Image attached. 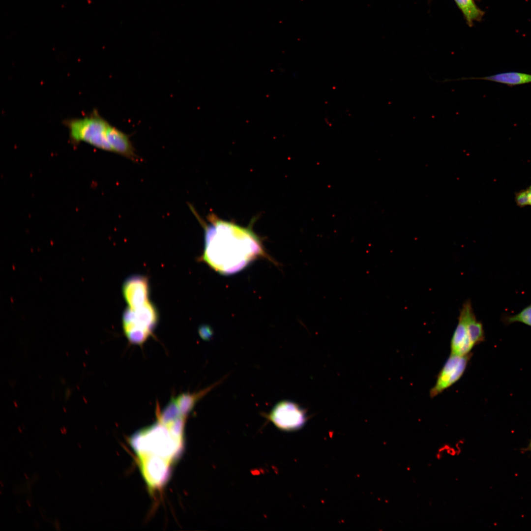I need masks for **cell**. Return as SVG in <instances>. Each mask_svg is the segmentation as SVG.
I'll list each match as a JSON object with an SVG mask.
<instances>
[{"label": "cell", "instance_id": "13", "mask_svg": "<svg viewBox=\"0 0 531 531\" xmlns=\"http://www.w3.org/2000/svg\"><path fill=\"white\" fill-rule=\"evenodd\" d=\"M157 416L160 421L164 423L172 422L179 417L183 416L180 412L177 404L176 397H172L164 410Z\"/></svg>", "mask_w": 531, "mask_h": 531}, {"label": "cell", "instance_id": "7", "mask_svg": "<svg viewBox=\"0 0 531 531\" xmlns=\"http://www.w3.org/2000/svg\"><path fill=\"white\" fill-rule=\"evenodd\" d=\"M107 139L112 151L132 160L137 159V155L128 135L110 124L108 130Z\"/></svg>", "mask_w": 531, "mask_h": 531}, {"label": "cell", "instance_id": "17", "mask_svg": "<svg viewBox=\"0 0 531 531\" xmlns=\"http://www.w3.org/2000/svg\"><path fill=\"white\" fill-rule=\"evenodd\" d=\"M528 192L529 205L531 206V184L527 188Z\"/></svg>", "mask_w": 531, "mask_h": 531}, {"label": "cell", "instance_id": "10", "mask_svg": "<svg viewBox=\"0 0 531 531\" xmlns=\"http://www.w3.org/2000/svg\"><path fill=\"white\" fill-rule=\"evenodd\" d=\"M468 80H483L510 85H515L531 83V75L518 72H507L484 77H462L455 79H445L443 81L439 82L446 83L454 81Z\"/></svg>", "mask_w": 531, "mask_h": 531}, {"label": "cell", "instance_id": "19", "mask_svg": "<svg viewBox=\"0 0 531 531\" xmlns=\"http://www.w3.org/2000/svg\"><path fill=\"white\" fill-rule=\"evenodd\" d=\"M78 445L79 446L80 448H81V446L80 445V444H78Z\"/></svg>", "mask_w": 531, "mask_h": 531}, {"label": "cell", "instance_id": "12", "mask_svg": "<svg viewBox=\"0 0 531 531\" xmlns=\"http://www.w3.org/2000/svg\"><path fill=\"white\" fill-rule=\"evenodd\" d=\"M454 0L470 27L472 26L474 21H479L481 20L484 12L477 7L474 0Z\"/></svg>", "mask_w": 531, "mask_h": 531}, {"label": "cell", "instance_id": "3", "mask_svg": "<svg viewBox=\"0 0 531 531\" xmlns=\"http://www.w3.org/2000/svg\"><path fill=\"white\" fill-rule=\"evenodd\" d=\"M158 320L157 310L150 301L135 309L128 307L122 321L123 332L129 343L142 345L153 334Z\"/></svg>", "mask_w": 531, "mask_h": 531}, {"label": "cell", "instance_id": "2", "mask_svg": "<svg viewBox=\"0 0 531 531\" xmlns=\"http://www.w3.org/2000/svg\"><path fill=\"white\" fill-rule=\"evenodd\" d=\"M64 123L72 141L85 142L99 149L112 151L107 139L111 124L96 110L83 118L66 119Z\"/></svg>", "mask_w": 531, "mask_h": 531}, {"label": "cell", "instance_id": "5", "mask_svg": "<svg viewBox=\"0 0 531 531\" xmlns=\"http://www.w3.org/2000/svg\"><path fill=\"white\" fill-rule=\"evenodd\" d=\"M472 355L471 353L463 355L450 354L440 371L435 384L430 391V397L437 396L460 379Z\"/></svg>", "mask_w": 531, "mask_h": 531}, {"label": "cell", "instance_id": "1", "mask_svg": "<svg viewBox=\"0 0 531 531\" xmlns=\"http://www.w3.org/2000/svg\"><path fill=\"white\" fill-rule=\"evenodd\" d=\"M205 232V247L199 260L225 275L237 273L253 261L269 258L263 240L247 227L211 214L208 223L201 220Z\"/></svg>", "mask_w": 531, "mask_h": 531}, {"label": "cell", "instance_id": "9", "mask_svg": "<svg viewBox=\"0 0 531 531\" xmlns=\"http://www.w3.org/2000/svg\"><path fill=\"white\" fill-rule=\"evenodd\" d=\"M473 347L469 338L465 320L459 314L458 324L450 342L451 354L465 355L470 353Z\"/></svg>", "mask_w": 531, "mask_h": 531}, {"label": "cell", "instance_id": "15", "mask_svg": "<svg viewBox=\"0 0 531 531\" xmlns=\"http://www.w3.org/2000/svg\"><path fill=\"white\" fill-rule=\"evenodd\" d=\"M515 200L516 205L520 207H524L529 205L528 192L527 188L522 189L515 193Z\"/></svg>", "mask_w": 531, "mask_h": 531}, {"label": "cell", "instance_id": "11", "mask_svg": "<svg viewBox=\"0 0 531 531\" xmlns=\"http://www.w3.org/2000/svg\"><path fill=\"white\" fill-rule=\"evenodd\" d=\"M220 382L219 381L197 392L183 393L176 397L181 414L185 417L192 411L197 402L217 385H218Z\"/></svg>", "mask_w": 531, "mask_h": 531}, {"label": "cell", "instance_id": "16", "mask_svg": "<svg viewBox=\"0 0 531 531\" xmlns=\"http://www.w3.org/2000/svg\"><path fill=\"white\" fill-rule=\"evenodd\" d=\"M199 333L201 338L204 340H208L212 336V329L207 325H202L199 327Z\"/></svg>", "mask_w": 531, "mask_h": 531}, {"label": "cell", "instance_id": "4", "mask_svg": "<svg viewBox=\"0 0 531 531\" xmlns=\"http://www.w3.org/2000/svg\"><path fill=\"white\" fill-rule=\"evenodd\" d=\"M265 417L282 431H292L301 428L307 420L305 411L298 404L289 401L276 404Z\"/></svg>", "mask_w": 531, "mask_h": 531}, {"label": "cell", "instance_id": "20", "mask_svg": "<svg viewBox=\"0 0 531 531\" xmlns=\"http://www.w3.org/2000/svg\"><path fill=\"white\" fill-rule=\"evenodd\" d=\"M0 483H1V485L2 486H3V485H2V483H1V482H0Z\"/></svg>", "mask_w": 531, "mask_h": 531}, {"label": "cell", "instance_id": "18", "mask_svg": "<svg viewBox=\"0 0 531 531\" xmlns=\"http://www.w3.org/2000/svg\"><path fill=\"white\" fill-rule=\"evenodd\" d=\"M521 450L522 452H525L526 451L531 452V439L530 440V442L528 446L526 448H522Z\"/></svg>", "mask_w": 531, "mask_h": 531}, {"label": "cell", "instance_id": "8", "mask_svg": "<svg viewBox=\"0 0 531 531\" xmlns=\"http://www.w3.org/2000/svg\"><path fill=\"white\" fill-rule=\"evenodd\" d=\"M460 314L465 320L469 338L473 346L483 342L485 335L483 325L477 320L470 300L463 304Z\"/></svg>", "mask_w": 531, "mask_h": 531}, {"label": "cell", "instance_id": "6", "mask_svg": "<svg viewBox=\"0 0 531 531\" xmlns=\"http://www.w3.org/2000/svg\"><path fill=\"white\" fill-rule=\"evenodd\" d=\"M122 291L128 307L131 309L150 301L149 281L145 276L135 275L128 277L123 283Z\"/></svg>", "mask_w": 531, "mask_h": 531}, {"label": "cell", "instance_id": "14", "mask_svg": "<svg viewBox=\"0 0 531 531\" xmlns=\"http://www.w3.org/2000/svg\"><path fill=\"white\" fill-rule=\"evenodd\" d=\"M502 321L506 325L521 323L531 326V303L516 314L504 316Z\"/></svg>", "mask_w": 531, "mask_h": 531}]
</instances>
